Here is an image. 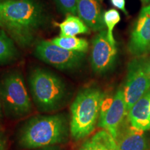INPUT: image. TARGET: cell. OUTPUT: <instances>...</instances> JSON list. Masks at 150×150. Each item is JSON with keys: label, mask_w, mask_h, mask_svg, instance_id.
<instances>
[{"label": "cell", "mask_w": 150, "mask_h": 150, "mask_svg": "<svg viewBox=\"0 0 150 150\" xmlns=\"http://www.w3.org/2000/svg\"><path fill=\"white\" fill-rule=\"evenodd\" d=\"M150 90L128 111L127 118L131 126L142 131L150 129Z\"/></svg>", "instance_id": "cell-13"}, {"label": "cell", "mask_w": 150, "mask_h": 150, "mask_svg": "<svg viewBox=\"0 0 150 150\" xmlns=\"http://www.w3.org/2000/svg\"><path fill=\"white\" fill-rule=\"evenodd\" d=\"M58 10L63 15H76V0H53Z\"/></svg>", "instance_id": "cell-19"}, {"label": "cell", "mask_w": 150, "mask_h": 150, "mask_svg": "<svg viewBox=\"0 0 150 150\" xmlns=\"http://www.w3.org/2000/svg\"><path fill=\"white\" fill-rule=\"evenodd\" d=\"M51 41L57 46L69 51L86 53L89 47L88 42L86 39L76 36H59Z\"/></svg>", "instance_id": "cell-16"}, {"label": "cell", "mask_w": 150, "mask_h": 150, "mask_svg": "<svg viewBox=\"0 0 150 150\" xmlns=\"http://www.w3.org/2000/svg\"><path fill=\"white\" fill-rule=\"evenodd\" d=\"M104 96L97 88H86L79 92L70 108V131L74 140L83 139L95 130Z\"/></svg>", "instance_id": "cell-3"}, {"label": "cell", "mask_w": 150, "mask_h": 150, "mask_svg": "<svg viewBox=\"0 0 150 150\" xmlns=\"http://www.w3.org/2000/svg\"><path fill=\"white\" fill-rule=\"evenodd\" d=\"M2 27L19 45L27 47L47 21L46 11L38 0H9L0 2Z\"/></svg>", "instance_id": "cell-1"}, {"label": "cell", "mask_w": 150, "mask_h": 150, "mask_svg": "<svg viewBox=\"0 0 150 150\" xmlns=\"http://www.w3.org/2000/svg\"><path fill=\"white\" fill-rule=\"evenodd\" d=\"M37 150H62L59 147L57 146H50V147H46L40 148V149H37Z\"/></svg>", "instance_id": "cell-23"}, {"label": "cell", "mask_w": 150, "mask_h": 150, "mask_svg": "<svg viewBox=\"0 0 150 150\" xmlns=\"http://www.w3.org/2000/svg\"><path fill=\"white\" fill-rule=\"evenodd\" d=\"M103 19H104L105 26L107 27L108 40L112 45H116V42L114 39L113 35H112V31H113L114 27L120 21V15L116 9L110 8L104 13Z\"/></svg>", "instance_id": "cell-18"}, {"label": "cell", "mask_w": 150, "mask_h": 150, "mask_svg": "<svg viewBox=\"0 0 150 150\" xmlns=\"http://www.w3.org/2000/svg\"><path fill=\"white\" fill-rule=\"evenodd\" d=\"M7 146V138L3 132H0V150H6Z\"/></svg>", "instance_id": "cell-21"}, {"label": "cell", "mask_w": 150, "mask_h": 150, "mask_svg": "<svg viewBox=\"0 0 150 150\" xmlns=\"http://www.w3.org/2000/svg\"><path fill=\"white\" fill-rule=\"evenodd\" d=\"M145 59L133 60L128 65L123 88L127 110L150 90V78L146 72Z\"/></svg>", "instance_id": "cell-8"}, {"label": "cell", "mask_w": 150, "mask_h": 150, "mask_svg": "<svg viewBox=\"0 0 150 150\" xmlns=\"http://www.w3.org/2000/svg\"><path fill=\"white\" fill-rule=\"evenodd\" d=\"M102 0H76V16L81 19L90 29L94 31L104 30Z\"/></svg>", "instance_id": "cell-11"}, {"label": "cell", "mask_w": 150, "mask_h": 150, "mask_svg": "<svg viewBox=\"0 0 150 150\" xmlns=\"http://www.w3.org/2000/svg\"><path fill=\"white\" fill-rule=\"evenodd\" d=\"M128 115L123 89H119L113 97L103 99L97 126L108 131L115 140L122 125Z\"/></svg>", "instance_id": "cell-7"}, {"label": "cell", "mask_w": 150, "mask_h": 150, "mask_svg": "<svg viewBox=\"0 0 150 150\" xmlns=\"http://www.w3.org/2000/svg\"><path fill=\"white\" fill-rule=\"evenodd\" d=\"M9 1V0H0V2H1V1Z\"/></svg>", "instance_id": "cell-27"}, {"label": "cell", "mask_w": 150, "mask_h": 150, "mask_svg": "<svg viewBox=\"0 0 150 150\" xmlns=\"http://www.w3.org/2000/svg\"><path fill=\"white\" fill-rule=\"evenodd\" d=\"M0 27H2V23H1V18H0Z\"/></svg>", "instance_id": "cell-26"}, {"label": "cell", "mask_w": 150, "mask_h": 150, "mask_svg": "<svg viewBox=\"0 0 150 150\" xmlns=\"http://www.w3.org/2000/svg\"><path fill=\"white\" fill-rule=\"evenodd\" d=\"M60 29V36H76L90 33L91 29L83 20L76 15H67L61 23L57 24Z\"/></svg>", "instance_id": "cell-15"}, {"label": "cell", "mask_w": 150, "mask_h": 150, "mask_svg": "<svg viewBox=\"0 0 150 150\" xmlns=\"http://www.w3.org/2000/svg\"><path fill=\"white\" fill-rule=\"evenodd\" d=\"M141 1L143 4H148L150 3V0H141Z\"/></svg>", "instance_id": "cell-25"}, {"label": "cell", "mask_w": 150, "mask_h": 150, "mask_svg": "<svg viewBox=\"0 0 150 150\" xmlns=\"http://www.w3.org/2000/svg\"><path fill=\"white\" fill-rule=\"evenodd\" d=\"M110 2L115 8L122 11L125 15H128V12H127L126 8H125V5H126L125 0H110Z\"/></svg>", "instance_id": "cell-20"}, {"label": "cell", "mask_w": 150, "mask_h": 150, "mask_svg": "<svg viewBox=\"0 0 150 150\" xmlns=\"http://www.w3.org/2000/svg\"><path fill=\"white\" fill-rule=\"evenodd\" d=\"M0 98L5 113L12 119H20L32 112V104L22 74L13 71L0 83Z\"/></svg>", "instance_id": "cell-5"}, {"label": "cell", "mask_w": 150, "mask_h": 150, "mask_svg": "<svg viewBox=\"0 0 150 150\" xmlns=\"http://www.w3.org/2000/svg\"><path fill=\"white\" fill-rule=\"evenodd\" d=\"M145 67L146 72H147L148 76L150 78V59H145Z\"/></svg>", "instance_id": "cell-22"}, {"label": "cell", "mask_w": 150, "mask_h": 150, "mask_svg": "<svg viewBox=\"0 0 150 150\" xmlns=\"http://www.w3.org/2000/svg\"><path fill=\"white\" fill-rule=\"evenodd\" d=\"M79 150H117V145L115 138L102 129L86 140Z\"/></svg>", "instance_id": "cell-14"}, {"label": "cell", "mask_w": 150, "mask_h": 150, "mask_svg": "<svg viewBox=\"0 0 150 150\" xmlns=\"http://www.w3.org/2000/svg\"><path fill=\"white\" fill-rule=\"evenodd\" d=\"M117 50L108 38L107 31L102 30L94 37L92 42L91 63L97 74H104L112 68L117 57Z\"/></svg>", "instance_id": "cell-9"}, {"label": "cell", "mask_w": 150, "mask_h": 150, "mask_svg": "<svg viewBox=\"0 0 150 150\" xmlns=\"http://www.w3.org/2000/svg\"><path fill=\"white\" fill-rule=\"evenodd\" d=\"M2 117V104H1V100L0 98V119Z\"/></svg>", "instance_id": "cell-24"}, {"label": "cell", "mask_w": 150, "mask_h": 150, "mask_svg": "<svg viewBox=\"0 0 150 150\" xmlns=\"http://www.w3.org/2000/svg\"><path fill=\"white\" fill-rule=\"evenodd\" d=\"M149 106H150V102H149Z\"/></svg>", "instance_id": "cell-28"}, {"label": "cell", "mask_w": 150, "mask_h": 150, "mask_svg": "<svg viewBox=\"0 0 150 150\" xmlns=\"http://www.w3.org/2000/svg\"><path fill=\"white\" fill-rule=\"evenodd\" d=\"M18 56V51L13 40L0 29V64H5L13 61Z\"/></svg>", "instance_id": "cell-17"}, {"label": "cell", "mask_w": 150, "mask_h": 150, "mask_svg": "<svg viewBox=\"0 0 150 150\" xmlns=\"http://www.w3.org/2000/svg\"><path fill=\"white\" fill-rule=\"evenodd\" d=\"M70 133V124L63 114L35 116L22 127L18 144L27 149L54 146L66 142Z\"/></svg>", "instance_id": "cell-2"}, {"label": "cell", "mask_w": 150, "mask_h": 150, "mask_svg": "<svg viewBox=\"0 0 150 150\" xmlns=\"http://www.w3.org/2000/svg\"><path fill=\"white\" fill-rule=\"evenodd\" d=\"M29 83L33 102L40 111H55L64 106L67 89L59 76L45 69L35 68L30 73Z\"/></svg>", "instance_id": "cell-4"}, {"label": "cell", "mask_w": 150, "mask_h": 150, "mask_svg": "<svg viewBox=\"0 0 150 150\" xmlns=\"http://www.w3.org/2000/svg\"><path fill=\"white\" fill-rule=\"evenodd\" d=\"M85 54L65 50L51 40L40 41L34 50L35 57L61 70H77L83 64Z\"/></svg>", "instance_id": "cell-6"}, {"label": "cell", "mask_w": 150, "mask_h": 150, "mask_svg": "<svg viewBox=\"0 0 150 150\" xmlns=\"http://www.w3.org/2000/svg\"><path fill=\"white\" fill-rule=\"evenodd\" d=\"M129 51L137 57H141L150 52V4L140 11L131 33Z\"/></svg>", "instance_id": "cell-10"}, {"label": "cell", "mask_w": 150, "mask_h": 150, "mask_svg": "<svg viewBox=\"0 0 150 150\" xmlns=\"http://www.w3.org/2000/svg\"><path fill=\"white\" fill-rule=\"evenodd\" d=\"M116 142L117 150H148L145 131L131 126L129 121L120 129Z\"/></svg>", "instance_id": "cell-12"}]
</instances>
